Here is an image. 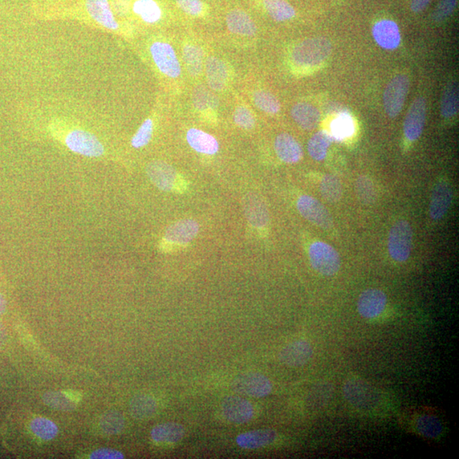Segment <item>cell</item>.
I'll use <instances>...</instances> for the list:
<instances>
[{"instance_id": "cell-15", "label": "cell", "mask_w": 459, "mask_h": 459, "mask_svg": "<svg viewBox=\"0 0 459 459\" xmlns=\"http://www.w3.org/2000/svg\"><path fill=\"white\" fill-rule=\"evenodd\" d=\"M313 356V349L306 340H296L288 344L279 354L281 363L291 368L306 365Z\"/></svg>"}, {"instance_id": "cell-18", "label": "cell", "mask_w": 459, "mask_h": 459, "mask_svg": "<svg viewBox=\"0 0 459 459\" xmlns=\"http://www.w3.org/2000/svg\"><path fill=\"white\" fill-rule=\"evenodd\" d=\"M373 36L377 44L385 50H395L401 43L399 27L392 20L377 22L373 27Z\"/></svg>"}, {"instance_id": "cell-26", "label": "cell", "mask_w": 459, "mask_h": 459, "mask_svg": "<svg viewBox=\"0 0 459 459\" xmlns=\"http://www.w3.org/2000/svg\"><path fill=\"white\" fill-rule=\"evenodd\" d=\"M414 427L418 434L428 439L440 437L444 429L442 422L436 414L424 413L416 418Z\"/></svg>"}, {"instance_id": "cell-36", "label": "cell", "mask_w": 459, "mask_h": 459, "mask_svg": "<svg viewBox=\"0 0 459 459\" xmlns=\"http://www.w3.org/2000/svg\"><path fill=\"white\" fill-rule=\"evenodd\" d=\"M32 432L44 441H51L59 432L58 426L54 422L46 418H37L30 424Z\"/></svg>"}, {"instance_id": "cell-8", "label": "cell", "mask_w": 459, "mask_h": 459, "mask_svg": "<svg viewBox=\"0 0 459 459\" xmlns=\"http://www.w3.org/2000/svg\"><path fill=\"white\" fill-rule=\"evenodd\" d=\"M152 58L158 70L169 78L176 79L181 75V63L169 44L161 41L154 42L150 47Z\"/></svg>"}, {"instance_id": "cell-42", "label": "cell", "mask_w": 459, "mask_h": 459, "mask_svg": "<svg viewBox=\"0 0 459 459\" xmlns=\"http://www.w3.org/2000/svg\"><path fill=\"white\" fill-rule=\"evenodd\" d=\"M153 128V119H146L144 123L141 125L139 129H138L136 135L132 138L131 146L133 148L139 149L148 146L152 140Z\"/></svg>"}, {"instance_id": "cell-39", "label": "cell", "mask_w": 459, "mask_h": 459, "mask_svg": "<svg viewBox=\"0 0 459 459\" xmlns=\"http://www.w3.org/2000/svg\"><path fill=\"white\" fill-rule=\"evenodd\" d=\"M254 103L258 108L269 115H277L281 110V104L277 97L266 91H257L253 95Z\"/></svg>"}, {"instance_id": "cell-14", "label": "cell", "mask_w": 459, "mask_h": 459, "mask_svg": "<svg viewBox=\"0 0 459 459\" xmlns=\"http://www.w3.org/2000/svg\"><path fill=\"white\" fill-rule=\"evenodd\" d=\"M453 189L450 183L441 181L433 189L429 204V216L434 221H440L448 212L453 202Z\"/></svg>"}, {"instance_id": "cell-12", "label": "cell", "mask_w": 459, "mask_h": 459, "mask_svg": "<svg viewBox=\"0 0 459 459\" xmlns=\"http://www.w3.org/2000/svg\"><path fill=\"white\" fill-rule=\"evenodd\" d=\"M223 415L227 421L233 424L247 423L254 416L253 406L250 402L237 396H231L222 401Z\"/></svg>"}, {"instance_id": "cell-24", "label": "cell", "mask_w": 459, "mask_h": 459, "mask_svg": "<svg viewBox=\"0 0 459 459\" xmlns=\"http://www.w3.org/2000/svg\"><path fill=\"white\" fill-rule=\"evenodd\" d=\"M190 148L199 153L214 155L219 151V146L215 138L198 129H190L186 135Z\"/></svg>"}, {"instance_id": "cell-30", "label": "cell", "mask_w": 459, "mask_h": 459, "mask_svg": "<svg viewBox=\"0 0 459 459\" xmlns=\"http://www.w3.org/2000/svg\"><path fill=\"white\" fill-rule=\"evenodd\" d=\"M129 411L137 420H146L156 413L157 402L150 396H136L133 398L129 404Z\"/></svg>"}, {"instance_id": "cell-32", "label": "cell", "mask_w": 459, "mask_h": 459, "mask_svg": "<svg viewBox=\"0 0 459 459\" xmlns=\"http://www.w3.org/2000/svg\"><path fill=\"white\" fill-rule=\"evenodd\" d=\"M264 6L271 18L277 22H285L295 18V8L286 0H264Z\"/></svg>"}, {"instance_id": "cell-1", "label": "cell", "mask_w": 459, "mask_h": 459, "mask_svg": "<svg viewBox=\"0 0 459 459\" xmlns=\"http://www.w3.org/2000/svg\"><path fill=\"white\" fill-rule=\"evenodd\" d=\"M49 132L71 152L88 157H101L105 154L103 142L95 134L67 121L53 120Z\"/></svg>"}, {"instance_id": "cell-48", "label": "cell", "mask_w": 459, "mask_h": 459, "mask_svg": "<svg viewBox=\"0 0 459 459\" xmlns=\"http://www.w3.org/2000/svg\"><path fill=\"white\" fill-rule=\"evenodd\" d=\"M432 0H412L411 9L415 13L423 11Z\"/></svg>"}, {"instance_id": "cell-7", "label": "cell", "mask_w": 459, "mask_h": 459, "mask_svg": "<svg viewBox=\"0 0 459 459\" xmlns=\"http://www.w3.org/2000/svg\"><path fill=\"white\" fill-rule=\"evenodd\" d=\"M410 81L408 76L400 75L395 77L387 84L384 92V107L389 117L400 115L408 95Z\"/></svg>"}, {"instance_id": "cell-43", "label": "cell", "mask_w": 459, "mask_h": 459, "mask_svg": "<svg viewBox=\"0 0 459 459\" xmlns=\"http://www.w3.org/2000/svg\"><path fill=\"white\" fill-rule=\"evenodd\" d=\"M458 6V0H441L432 14L434 22H444L452 15Z\"/></svg>"}, {"instance_id": "cell-37", "label": "cell", "mask_w": 459, "mask_h": 459, "mask_svg": "<svg viewBox=\"0 0 459 459\" xmlns=\"http://www.w3.org/2000/svg\"><path fill=\"white\" fill-rule=\"evenodd\" d=\"M356 193L361 204L370 205L375 204L377 193L375 184L370 178L361 176L356 181Z\"/></svg>"}, {"instance_id": "cell-3", "label": "cell", "mask_w": 459, "mask_h": 459, "mask_svg": "<svg viewBox=\"0 0 459 459\" xmlns=\"http://www.w3.org/2000/svg\"><path fill=\"white\" fill-rule=\"evenodd\" d=\"M343 393L349 403L361 411H371L380 405L381 401L377 389L360 377H353L345 381Z\"/></svg>"}, {"instance_id": "cell-9", "label": "cell", "mask_w": 459, "mask_h": 459, "mask_svg": "<svg viewBox=\"0 0 459 459\" xmlns=\"http://www.w3.org/2000/svg\"><path fill=\"white\" fill-rule=\"evenodd\" d=\"M297 209L300 214L312 224L324 230L330 229L332 219L330 213L318 199L303 195L298 199Z\"/></svg>"}, {"instance_id": "cell-13", "label": "cell", "mask_w": 459, "mask_h": 459, "mask_svg": "<svg viewBox=\"0 0 459 459\" xmlns=\"http://www.w3.org/2000/svg\"><path fill=\"white\" fill-rule=\"evenodd\" d=\"M146 174L154 185L164 192H172L176 188L177 172L172 165L164 161H153L146 166Z\"/></svg>"}, {"instance_id": "cell-34", "label": "cell", "mask_w": 459, "mask_h": 459, "mask_svg": "<svg viewBox=\"0 0 459 459\" xmlns=\"http://www.w3.org/2000/svg\"><path fill=\"white\" fill-rule=\"evenodd\" d=\"M183 60L190 75L197 77L202 70L204 52L202 49L193 44H188L183 49Z\"/></svg>"}, {"instance_id": "cell-35", "label": "cell", "mask_w": 459, "mask_h": 459, "mask_svg": "<svg viewBox=\"0 0 459 459\" xmlns=\"http://www.w3.org/2000/svg\"><path fill=\"white\" fill-rule=\"evenodd\" d=\"M320 190L325 201L329 204L338 202L343 194L342 185L339 178L332 174H327L323 178L320 184Z\"/></svg>"}, {"instance_id": "cell-31", "label": "cell", "mask_w": 459, "mask_h": 459, "mask_svg": "<svg viewBox=\"0 0 459 459\" xmlns=\"http://www.w3.org/2000/svg\"><path fill=\"white\" fill-rule=\"evenodd\" d=\"M458 99V85L453 81L446 85L442 95L441 112L444 119H451L457 115L459 108Z\"/></svg>"}, {"instance_id": "cell-44", "label": "cell", "mask_w": 459, "mask_h": 459, "mask_svg": "<svg viewBox=\"0 0 459 459\" xmlns=\"http://www.w3.org/2000/svg\"><path fill=\"white\" fill-rule=\"evenodd\" d=\"M234 122L239 127L245 129H253L255 125L253 113L245 107H238L235 110Z\"/></svg>"}, {"instance_id": "cell-41", "label": "cell", "mask_w": 459, "mask_h": 459, "mask_svg": "<svg viewBox=\"0 0 459 459\" xmlns=\"http://www.w3.org/2000/svg\"><path fill=\"white\" fill-rule=\"evenodd\" d=\"M125 420L121 413L112 412L101 418V428L108 434H117L124 428Z\"/></svg>"}, {"instance_id": "cell-21", "label": "cell", "mask_w": 459, "mask_h": 459, "mask_svg": "<svg viewBox=\"0 0 459 459\" xmlns=\"http://www.w3.org/2000/svg\"><path fill=\"white\" fill-rule=\"evenodd\" d=\"M277 438L278 434L273 429H255L239 434L237 444L243 449H258L273 444Z\"/></svg>"}, {"instance_id": "cell-25", "label": "cell", "mask_w": 459, "mask_h": 459, "mask_svg": "<svg viewBox=\"0 0 459 459\" xmlns=\"http://www.w3.org/2000/svg\"><path fill=\"white\" fill-rule=\"evenodd\" d=\"M226 25L231 32L238 35L254 36L257 31L253 20L241 10H234L227 15Z\"/></svg>"}, {"instance_id": "cell-29", "label": "cell", "mask_w": 459, "mask_h": 459, "mask_svg": "<svg viewBox=\"0 0 459 459\" xmlns=\"http://www.w3.org/2000/svg\"><path fill=\"white\" fill-rule=\"evenodd\" d=\"M355 132V124L349 113L343 112L337 116L331 124L330 135L335 141H343Z\"/></svg>"}, {"instance_id": "cell-10", "label": "cell", "mask_w": 459, "mask_h": 459, "mask_svg": "<svg viewBox=\"0 0 459 459\" xmlns=\"http://www.w3.org/2000/svg\"><path fill=\"white\" fill-rule=\"evenodd\" d=\"M426 113V101L423 97H418L412 103L405 117L403 131L405 137L409 141H416L423 134Z\"/></svg>"}, {"instance_id": "cell-47", "label": "cell", "mask_w": 459, "mask_h": 459, "mask_svg": "<svg viewBox=\"0 0 459 459\" xmlns=\"http://www.w3.org/2000/svg\"><path fill=\"white\" fill-rule=\"evenodd\" d=\"M131 1L129 0H112V7L113 11L117 15H125L129 10Z\"/></svg>"}, {"instance_id": "cell-16", "label": "cell", "mask_w": 459, "mask_h": 459, "mask_svg": "<svg viewBox=\"0 0 459 459\" xmlns=\"http://www.w3.org/2000/svg\"><path fill=\"white\" fill-rule=\"evenodd\" d=\"M88 14L100 26L110 31L119 30L115 11L109 0H85Z\"/></svg>"}, {"instance_id": "cell-33", "label": "cell", "mask_w": 459, "mask_h": 459, "mask_svg": "<svg viewBox=\"0 0 459 459\" xmlns=\"http://www.w3.org/2000/svg\"><path fill=\"white\" fill-rule=\"evenodd\" d=\"M133 11L146 23H156L162 18V10L155 0H136L133 4Z\"/></svg>"}, {"instance_id": "cell-5", "label": "cell", "mask_w": 459, "mask_h": 459, "mask_svg": "<svg viewBox=\"0 0 459 459\" xmlns=\"http://www.w3.org/2000/svg\"><path fill=\"white\" fill-rule=\"evenodd\" d=\"M413 229L409 222L401 219L393 225L388 238L389 254L394 261L406 262L411 254Z\"/></svg>"}, {"instance_id": "cell-11", "label": "cell", "mask_w": 459, "mask_h": 459, "mask_svg": "<svg viewBox=\"0 0 459 459\" xmlns=\"http://www.w3.org/2000/svg\"><path fill=\"white\" fill-rule=\"evenodd\" d=\"M387 304V296L377 288H368L359 296L357 311L365 319H373L383 313Z\"/></svg>"}, {"instance_id": "cell-17", "label": "cell", "mask_w": 459, "mask_h": 459, "mask_svg": "<svg viewBox=\"0 0 459 459\" xmlns=\"http://www.w3.org/2000/svg\"><path fill=\"white\" fill-rule=\"evenodd\" d=\"M198 231L199 226L194 219H181L168 227L164 235V241L173 245H188L197 237Z\"/></svg>"}, {"instance_id": "cell-4", "label": "cell", "mask_w": 459, "mask_h": 459, "mask_svg": "<svg viewBox=\"0 0 459 459\" xmlns=\"http://www.w3.org/2000/svg\"><path fill=\"white\" fill-rule=\"evenodd\" d=\"M311 266L324 277H332L340 270V256L334 247L324 242H315L309 249Z\"/></svg>"}, {"instance_id": "cell-22", "label": "cell", "mask_w": 459, "mask_h": 459, "mask_svg": "<svg viewBox=\"0 0 459 459\" xmlns=\"http://www.w3.org/2000/svg\"><path fill=\"white\" fill-rule=\"evenodd\" d=\"M292 119L304 131H313L318 127L321 120V113L315 105L300 103L291 110Z\"/></svg>"}, {"instance_id": "cell-38", "label": "cell", "mask_w": 459, "mask_h": 459, "mask_svg": "<svg viewBox=\"0 0 459 459\" xmlns=\"http://www.w3.org/2000/svg\"><path fill=\"white\" fill-rule=\"evenodd\" d=\"M44 403L60 411H72L76 408V400L67 393L53 392L44 396Z\"/></svg>"}, {"instance_id": "cell-20", "label": "cell", "mask_w": 459, "mask_h": 459, "mask_svg": "<svg viewBox=\"0 0 459 459\" xmlns=\"http://www.w3.org/2000/svg\"><path fill=\"white\" fill-rule=\"evenodd\" d=\"M243 208L247 221L256 228H263L269 222L266 205L257 195H246L243 199Z\"/></svg>"}, {"instance_id": "cell-40", "label": "cell", "mask_w": 459, "mask_h": 459, "mask_svg": "<svg viewBox=\"0 0 459 459\" xmlns=\"http://www.w3.org/2000/svg\"><path fill=\"white\" fill-rule=\"evenodd\" d=\"M193 101L199 111H206V110L215 109L218 105V101L212 93L207 91L205 87L198 86L195 88L193 94Z\"/></svg>"}, {"instance_id": "cell-28", "label": "cell", "mask_w": 459, "mask_h": 459, "mask_svg": "<svg viewBox=\"0 0 459 459\" xmlns=\"http://www.w3.org/2000/svg\"><path fill=\"white\" fill-rule=\"evenodd\" d=\"M334 141L330 135L325 131L314 134L309 140L307 150L309 155L316 161H323L326 158L329 148Z\"/></svg>"}, {"instance_id": "cell-23", "label": "cell", "mask_w": 459, "mask_h": 459, "mask_svg": "<svg viewBox=\"0 0 459 459\" xmlns=\"http://www.w3.org/2000/svg\"><path fill=\"white\" fill-rule=\"evenodd\" d=\"M207 82L214 91H221L228 79L226 65L221 59L209 56L205 62Z\"/></svg>"}, {"instance_id": "cell-45", "label": "cell", "mask_w": 459, "mask_h": 459, "mask_svg": "<svg viewBox=\"0 0 459 459\" xmlns=\"http://www.w3.org/2000/svg\"><path fill=\"white\" fill-rule=\"evenodd\" d=\"M176 1L180 9L190 15H200L204 11V5L201 0H176Z\"/></svg>"}, {"instance_id": "cell-50", "label": "cell", "mask_w": 459, "mask_h": 459, "mask_svg": "<svg viewBox=\"0 0 459 459\" xmlns=\"http://www.w3.org/2000/svg\"><path fill=\"white\" fill-rule=\"evenodd\" d=\"M1 337H2V330H1V328H0V339H1Z\"/></svg>"}, {"instance_id": "cell-27", "label": "cell", "mask_w": 459, "mask_h": 459, "mask_svg": "<svg viewBox=\"0 0 459 459\" xmlns=\"http://www.w3.org/2000/svg\"><path fill=\"white\" fill-rule=\"evenodd\" d=\"M184 434L183 426L173 422L158 425L151 432V437L154 441L164 444H176L181 440Z\"/></svg>"}, {"instance_id": "cell-49", "label": "cell", "mask_w": 459, "mask_h": 459, "mask_svg": "<svg viewBox=\"0 0 459 459\" xmlns=\"http://www.w3.org/2000/svg\"><path fill=\"white\" fill-rule=\"evenodd\" d=\"M7 310V302L1 292H0V316L5 314Z\"/></svg>"}, {"instance_id": "cell-19", "label": "cell", "mask_w": 459, "mask_h": 459, "mask_svg": "<svg viewBox=\"0 0 459 459\" xmlns=\"http://www.w3.org/2000/svg\"><path fill=\"white\" fill-rule=\"evenodd\" d=\"M274 148L280 160L286 164H297L303 157L302 146L287 133L276 138Z\"/></svg>"}, {"instance_id": "cell-6", "label": "cell", "mask_w": 459, "mask_h": 459, "mask_svg": "<svg viewBox=\"0 0 459 459\" xmlns=\"http://www.w3.org/2000/svg\"><path fill=\"white\" fill-rule=\"evenodd\" d=\"M233 392L240 395L261 398L270 395L272 384L268 377L259 373H245L235 377L231 383Z\"/></svg>"}, {"instance_id": "cell-2", "label": "cell", "mask_w": 459, "mask_h": 459, "mask_svg": "<svg viewBox=\"0 0 459 459\" xmlns=\"http://www.w3.org/2000/svg\"><path fill=\"white\" fill-rule=\"evenodd\" d=\"M332 52L328 39L318 37L303 40L291 53L292 64L299 68H313L326 62Z\"/></svg>"}, {"instance_id": "cell-46", "label": "cell", "mask_w": 459, "mask_h": 459, "mask_svg": "<svg viewBox=\"0 0 459 459\" xmlns=\"http://www.w3.org/2000/svg\"><path fill=\"white\" fill-rule=\"evenodd\" d=\"M89 458L92 459H122L124 457L119 451L112 448H101L94 451Z\"/></svg>"}]
</instances>
